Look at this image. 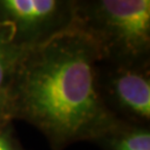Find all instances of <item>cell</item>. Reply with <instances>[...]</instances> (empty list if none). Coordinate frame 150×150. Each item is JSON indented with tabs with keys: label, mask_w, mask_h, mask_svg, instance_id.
Segmentation results:
<instances>
[{
	"label": "cell",
	"mask_w": 150,
	"mask_h": 150,
	"mask_svg": "<svg viewBox=\"0 0 150 150\" xmlns=\"http://www.w3.org/2000/svg\"><path fill=\"white\" fill-rule=\"evenodd\" d=\"M101 61L93 41L75 27L25 49L5 91L10 119L33 126L52 150L97 141L119 121L98 89Z\"/></svg>",
	"instance_id": "6da1fadb"
},
{
	"label": "cell",
	"mask_w": 150,
	"mask_h": 150,
	"mask_svg": "<svg viewBox=\"0 0 150 150\" xmlns=\"http://www.w3.org/2000/svg\"><path fill=\"white\" fill-rule=\"evenodd\" d=\"M72 27L93 41L106 64H149V0L75 1Z\"/></svg>",
	"instance_id": "7a4b0ae2"
},
{
	"label": "cell",
	"mask_w": 150,
	"mask_h": 150,
	"mask_svg": "<svg viewBox=\"0 0 150 150\" xmlns=\"http://www.w3.org/2000/svg\"><path fill=\"white\" fill-rule=\"evenodd\" d=\"M75 1L0 0V22L10 29L13 42L27 49L72 27Z\"/></svg>",
	"instance_id": "3957f363"
},
{
	"label": "cell",
	"mask_w": 150,
	"mask_h": 150,
	"mask_svg": "<svg viewBox=\"0 0 150 150\" xmlns=\"http://www.w3.org/2000/svg\"><path fill=\"white\" fill-rule=\"evenodd\" d=\"M98 89L108 110L120 121L148 126L150 121L149 64L98 67Z\"/></svg>",
	"instance_id": "277c9868"
},
{
	"label": "cell",
	"mask_w": 150,
	"mask_h": 150,
	"mask_svg": "<svg viewBox=\"0 0 150 150\" xmlns=\"http://www.w3.org/2000/svg\"><path fill=\"white\" fill-rule=\"evenodd\" d=\"M105 150H150L148 126L120 121L97 140Z\"/></svg>",
	"instance_id": "5b68a950"
},
{
	"label": "cell",
	"mask_w": 150,
	"mask_h": 150,
	"mask_svg": "<svg viewBox=\"0 0 150 150\" xmlns=\"http://www.w3.org/2000/svg\"><path fill=\"white\" fill-rule=\"evenodd\" d=\"M23 50L13 42L10 29L0 22V93L6 91Z\"/></svg>",
	"instance_id": "8992f818"
},
{
	"label": "cell",
	"mask_w": 150,
	"mask_h": 150,
	"mask_svg": "<svg viewBox=\"0 0 150 150\" xmlns=\"http://www.w3.org/2000/svg\"><path fill=\"white\" fill-rule=\"evenodd\" d=\"M0 150H23L18 141L12 137L10 125L0 130Z\"/></svg>",
	"instance_id": "52a82bcc"
},
{
	"label": "cell",
	"mask_w": 150,
	"mask_h": 150,
	"mask_svg": "<svg viewBox=\"0 0 150 150\" xmlns=\"http://www.w3.org/2000/svg\"><path fill=\"white\" fill-rule=\"evenodd\" d=\"M11 119L9 116V111H8V106H7V99H6V95L0 93V129L4 127L10 125Z\"/></svg>",
	"instance_id": "ba28073f"
},
{
	"label": "cell",
	"mask_w": 150,
	"mask_h": 150,
	"mask_svg": "<svg viewBox=\"0 0 150 150\" xmlns=\"http://www.w3.org/2000/svg\"><path fill=\"white\" fill-rule=\"evenodd\" d=\"M4 128H5V127H4ZM0 130H1V129H0Z\"/></svg>",
	"instance_id": "9c48e42d"
}]
</instances>
